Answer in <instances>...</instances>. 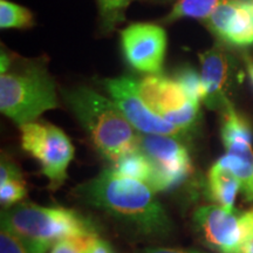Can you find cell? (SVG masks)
I'll list each match as a JSON object with an SVG mask.
<instances>
[{"mask_svg": "<svg viewBox=\"0 0 253 253\" xmlns=\"http://www.w3.org/2000/svg\"><path fill=\"white\" fill-rule=\"evenodd\" d=\"M84 202L144 236L166 237L172 221L155 191L145 183L120 175L113 168L79 186Z\"/></svg>", "mask_w": 253, "mask_h": 253, "instance_id": "6da1fadb", "label": "cell"}, {"mask_svg": "<svg viewBox=\"0 0 253 253\" xmlns=\"http://www.w3.org/2000/svg\"><path fill=\"white\" fill-rule=\"evenodd\" d=\"M63 99L89 136L95 149L115 163L140 149V135L112 99L88 87L63 90Z\"/></svg>", "mask_w": 253, "mask_h": 253, "instance_id": "7a4b0ae2", "label": "cell"}, {"mask_svg": "<svg viewBox=\"0 0 253 253\" xmlns=\"http://www.w3.org/2000/svg\"><path fill=\"white\" fill-rule=\"evenodd\" d=\"M1 229L13 233L33 253H48L71 237L97 235L94 224L72 209L21 203L1 211Z\"/></svg>", "mask_w": 253, "mask_h": 253, "instance_id": "3957f363", "label": "cell"}, {"mask_svg": "<svg viewBox=\"0 0 253 253\" xmlns=\"http://www.w3.org/2000/svg\"><path fill=\"white\" fill-rule=\"evenodd\" d=\"M58 107L54 80L43 63H12L0 75V110L19 126Z\"/></svg>", "mask_w": 253, "mask_h": 253, "instance_id": "277c9868", "label": "cell"}, {"mask_svg": "<svg viewBox=\"0 0 253 253\" xmlns=\"http://www.w3.org/2000/svg\"><path fill=\"white\" fill-rule=\"evenodd\" d=\"M21 147L36 158L50 189H58L67 179V169L74 157V147L67 135L47 122L20 126Z\"/></svg>", "mask_w": 253, "mask_h": 253, "instance_id": "5b68a950", "label": "cell"}, {"mask_svg": "<svg viewBox=\"0 0 253 253\" xmlns=\"http://www.w3.org/2000/svg\"><path fill=\"white\" fill-rule=\"evenodd\" d=\"M142 99L155 114L188 132L199 119L201 101L189 96L175 79L160 74H149L137 81Z\"/></svg>", "mask_w": 253, "mask_h": 253, "instance_id": "8992f818", "label": "cell"}, {"mask_svg": "<svg viewBox=\"0 0 253 253\" xmlns=\"http://www.w3.org/2000/svg\"><path fill=\"white\" fill-rule=\"evenodd\" d=\"M182 141L166 135H140V150L153 169L148 185L155 192L175 189L191 175L192 161Z\"/></svg>", "mask_w": 253, "mask_h": 253, "instance_id": "52a82bcc", "label": "cell"}, {"mask_svg": "<svg viewBox=\"0 0 253 253\" xmlns=\"http://www.w3.org/2000/svg\"><path fill=\"white\" fill-rule=\"evenodd\" d=\"M102 84L126 119L138 132L172 136L183 140L184 131L158 116L147 106L138 90L137 81L134 79L128 77L106 79Z\"/></svg>", "mask_w": 253, "mask_h": 253, "instance_id": "ba28073f", "label": "cell"}, {"mask_svg": "<svg viewBox=\"0 0 253 253\" xmlns=\"http://www.w3.org/2000/svg\"><path fill=\"white\" fill-rule=\"evenodd\" d=\"M196 229L207 244L219 253H242L246 237L243 213L219 205H205L194 214Z\"/></svg>", "mask_w": 253, "mask_h": 253, "instance_id": "9c48e42d", "label": "cell"}, {"mask_svg": "<svg viewBox=\"0 0 253 253\" xmlns=\"http://www.w3.org/2000/svg\"><path fill=\"white\" fill-rule=\"evenodd\" d=\"M123 54L131 67L148 74H160L166 58L167 33L150 23L132 24L121 31Z\"/></svg>", "mask_w": 253, "mask_h": 253, "instance_id": "30bf717a", "label": "cell"}, {"mask_svg": "<svg viewBox=\"0 0 253 253\" xmlns=\"http://www.w3.org/2000/svg\"><path fill=\"white\" fill-rule=\"evenodd\" d=\"M211 33L233 46L253 45V0H230L204 20Z\"/></svg>", "mask_w": 253, "mask_h": 253, "instance_id": "8fae6325", "label": "cell"}, {"mask_svg": "<svg viewBox=\"0 0 253 253\" xmlns=\"http://www.w3.org/2000/svg\"><path fill=\"white\" fill-rule=\"evenodd\" d=\"M204 87L203 103L210 109H223L229 102L227 90L235 75V62L229 52L220 45L213 46L199 55Z\"/></svg>", "mask_w": 253, "mask_h": 253, "instance_id": "7c38bea8", "label": "cell"}, {"mask_svg": "<svg viewBox=\"0 0 253 253\" xmlns=\"http://www.w3.org/2000/svg\"><path fill=\"white\" fill-rule=\"evenodd\" d=\"M221 122V140L226 153L244 154L253 151V135L248 120L237 112L233 104L227 102L223 109Z\"/></svg>", "mask_w": 253, "mask_h": 253, "instance_id": "4fadbf2b", "label": "cell"}, {"mask_svg": "<svg viewBox=\"0 0 253 253\" xmlns=\"http://www.w3.org/2000/svg\"><path fill=\"white\" fill-rule=\"evenodd\" d=\"M242 183L237 177L225 169L213 164L208 176L209 197L227 211L235 210V202Z\"/></svg>", "mask_w": 253, "mask_h": 253, "instance_id": "5bb4252c", "label": "cell"}, {"mask_svg": "<svg viewBox=\"0 0 253 253\" xmlns=\"http://www.w3.org/2000/svg\"><path fill=\"white\" fill-rule=\"evenodd\" d=\"M226 1L230 0H177L163 21L173 23L184 18L199 19L204 21L213 13L214 9Z\"/></svg>", "mask_w": 253, "mask_h": 253, "instance_id": "9a60e30c", "label": "cell"}, {"mask_svg": "<svg viewBox=\"0 0 253 253\" xmlns=\"http://www.w3.org/2000/svg\"><path fill=\"white\" fill-rule=\"evenodd\" d=\"M113 169L120 175L137 179L145 184L149 183L153 173L149 160L140 149L119 158L115 163H113Z\"/></svg>", "mask_w": 253, "mask_h": 253, "instance_id": "2e32d148", "label": "cell"}, {"mask_svg": "<svg viewBox=\"0 0 253 253\" xmlns=\"http://www.w3.org/2000/svg\"><path fill=\"white\" fill-rule=\"evenodd\" d=\"M214 164L233 173L242 183V189L253 179V151L244 154L226 153Z\"/></svg>", "mask_w": 253, "mask_h": 253, "instance_id": "e0dca14e", "label": "cell"}, {"mask_svg": "<svg viewBox=\"0 0 253 253\" xmlns=\"http://www.w3.org/2000/svg\"><path fill=\"white\" fill-rule=\"evenodd\" d=\"M34 24L33 14L26 7L0 0V26L5 28H28Z\"/></svg>", "mask_w": 253, "mask_h": 253, "instance_id": "ac0fdd59", "label": "cell"}, {"mask_svg": "<svg viewBox=\"0 0 253 253\" xmlns=\"http://www.w3.org/2000/svg\"><path fill=\"white\" fill-rule=\"evenodd\" d=\"M131 0H97L102 27L107 32L113 31L118 24L125 20V11Z\"/></svg>", "mask_w": 253, "mask_h": 253, "instance_id": "d6986e66", "label": "cell"}, {"mask_svg": "<svg viewBox=\"0 0 253 253\" xmlns=\"http://www.w3.org/2000/svg\"><path fill=\"white\" fill-rule=\"evenodd\" d=\"M175 80L184 88L190 97L203 102V82H202L201 74H198L194 68L185 66V67H181L179 69H177L175 73Z\"/></svg>", "mask_w": 253, "mask_h": 253, "instance_id": "ffe728a7", "label": "cell"}, {"mask_svg": "<svg viewBox=\"0 0 253 253\" xmlns=\"http://www.w3.org/2000/svg\"><path fill=\"white\" fill-rule=\"evenodd\" d=\"M97 239V235L71 237L56 243L48 253H89Z\"/></svg>", "mask_w": 253, "mask_h": 253, "instance_id": "44dd1931", "label": "cell"}, {"mask_svg": "<svg viewBox=\"0 0 253 253\" xmlns=\"http://www.w3.org/2000/svg\"><path fill=\"white\" fill-rule=\"evenodd\" d=\"M27 196L24 179H15L0 184V202L4 208L13 207Z\"/></svg>", "mask_w": 253, "mask_h": 253, "instance_id": "7402d4cb", "label": "cell"}, {"mask_svg": "<svg viewBox=\"0 0 253 253\" xmlns=\"http://www.w3.org/2000/svg\"><path fill=\"white\" fill-rule=\"evenodd\" d=\"M0 253H33L25 243L13 233L2 230L0 233Z\"/></svg>", "mask_w": 253, "mask_h": 253, "instance_id": "603a6c76", "label": "cell"}, {"mask_svg": "<svg viewBox=\"0 0 253 253\" xmlns=\"http://www.w3.org/2000/svg\"><path fill=\"white\" fill-rule=\"evenodd\" d=\"M15 179H24L23 173L13 161L2 155L1 164H0V184Z\"/></svg>", "mask_w": 253, "mask_h": 253, "instance_id": "cb8c5ba5", "label": "cell"}, {"mask_svg": "<svg viewBox=\"0 0 253 253\" xmlns=\"http://www.w3.org/2000/svg\"><path fill=\"white\" fill-rule=\"evenodd\" d=\"M136 253H205L198 250H189V249H171V248H149L144 249L142 251Z\"/></svg>", "mask_w": 253, "mask_h": 253, "instance_id": "d4e9b609", "label": "cell"}, {"mask_svg": "<svg viewBox=\"0 0 253 253\" xmlns=\"http://www.w3.org/2000/svg\"><path fill=\"white\" fill-rule=\"evenodd\" d=\"M243 217H244V221L246 225V237L244 243H243L242 253H253V229H251V226L249 225L244 213H243Z\"/></svg>", "mask_w": 253, "mask_h": 253, "instance_id": "484cf974", "label": "cell"}, {"mask_svg": "<svg viewBox=\"0 0 253 253\" xmlns=\"http://www.w3.org/2000/svg\"><path fill=\"white\" fill-rule=\"evenodd\" d=\"M89 253H113L112 249L108 243H106L102 239H97L96 243H95L93 249L90 250Z\"/></svg>", "mask_w": 253, "mask_h": 253, "instance_id": "4316f807", "label": "cell"}, {"mask_svg": "<svg viewBox=\"0 0 253 253\" xmlns=\"http://www.w3.org/2000/svg\"><path fill=\"white\" fill-rule=\"evenodd\" d=\"M243 192H244V196L246 201H253V179L249 183L245 188H243Z\"/></svg>", "mask_w": 253, "mask_h": 253, "instance_id": "83f0119b", "label": "cell"}, {"mask_svg": "<svg viewBox=\"0 0 253 253\" xmlns=\"http://www.w3.org/2000/svg\"><path fill=\"white\" fill-rule=\"evenodd\" d=\"M245 66H246V69H248L249 77L251 79L253 84V59L250 58V56H245Z\"/></svg>", "mask_w": 253, "mask_h": 253, "instance_id": "f1b7e54d", "label": "cell"}, {"mask_svg": "<svg viewBox=\"0 0 253 253\" xmlns=\"http://www.w3.org/2000/svg\"><path fill=\"white\" fill-rule=\"evenodd\" d=\"M244 214H245L246 220H248L249 225L251 226V229H253V209L252 210L248 211V212H244Z\"/></svg>", "mask_w": 253, "mask_h": 253, "instance_id": "f546056e", "label": "cell"}]
</instances>
